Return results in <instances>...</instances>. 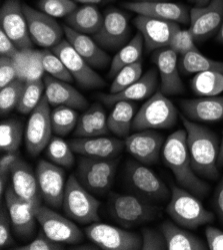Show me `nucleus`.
<instances>
[{"mask_svg": "<svg viewBox=\"0 0 223 250\" xmlns=\"http://www.w3.org/2000/svg\"><path fill=\"white\" fill-rule=\"evenodd\" d=\"M162 158L181 188L198 197L207 194L209 185L198 177L191 167L185 129H179L168 136L162 147Z\"/></svg>", "mask_w": 223, "mask_h": 250, "instance_id": "obj_1", "label": "nucleus"}, {"mask_svg": "<svg viewBox=\"0 0 223 250\" xmlns=\"http://www.w3.org/2000/svg\"><path fill=\"white\" fill-rule=\"evenodd\" d=\"M181 120L187 133V147L193 170L198 177L216 180L219 177L217 160L220 151L217 136L184 115Z\"/></svg>", "mask_w": 223, "mask_h": 250, "instance_id": "obj_2", "label": "nucleus"}, {"mask_svg": "<svg viewBox=\"0 0 223 250\" xmlns=\"http://www.w3.org/2000/svg\"><path fill=\"white\" fill-rule=\"evenodd\" d=\"M170 190L166 212L179 227L196 229L214 220V214L203 207L198 196L175 185L170 186Z\"/></svg>", "mask_w": 223, "mask_h": 250, "instance_id": "obj_3", "label": "nucleus"}, {"mask_svg": "<svg viewBox=\"0 0 223 250\" xmlns=\"http://www.w3.org/2000/svg\"><path fill=\"white\" fill-rule=\"evenodd\" d=\"M178 112L170 100L162 92L157 91L142 105L132 122V130H164L174 127Z\"/></svg>", "mask_w": 223, "mask_h": 250, "instance_id": "obj_4", "label": "nucleus"}, {"mask_svg": "<svg viewBox=\"0 0 223 250\" xmlns=\"http://www.w3.org/2000/svg\"><path fill=\"white\" fill-rule=\"evenodd\" d=\"M108 210L113 219L126 229L151 221L159 214V208L136 194L111 193L108 199Z\"/></svg>", "mask_w": 223, "mask_h": 250, "instance_id": "obj_5", "label": "nucleus"}, {"mask_svg": "<svg viewBox=\"0 0 223 250\" xmlns=\"http://www.w3.org/2000/svg\"><path fill=\"white\" fill-rule=\"evenodd\" d=\"M100 202L81 186L75 174L66 182L62 208L68 218L79 224H91L100 219L98 209Z\"/></svg>", "mask_w": 223, "mask_h": 250, "instance_id": "obj_6", "label": "nucleus"}, {"mask_svg": "<svg viewBox=\"0 0 223 250\" xmlns=\"http://www.w3.org/2000/svg\"><path fill=\"white\" fill-rule=\"evenodd\" d=\"M117 161L84 157L79 159L75 176L89 192L96 195L105 194L112 187Z\"/></svg>", "mask_w": 223, "mask_h": 250, "instance_id": "obj_7", "label": "nucleus"}, {"mask_svg": "<svg viewBox=\"0 0 223 250\" xmlns=\"http://www.w3.org/2000/svg\"><path fill=\"white\" fill-rule=\"evenodd\" d=\"M126 180L134 193L148 203H164L171 196V190L157 174L139 162L127 164Z\"/></svg>", "mask_w": 223, "mask_h": 250, "instance_id": "obj_8", "label": "nucleus"}, {"mask_svg": "<svg viewBox=\"0 0 223 250\" xmlns=\"http://www.w3.org/2000/svg\"><path fill=\"white\" fill-rule=\"evenodd\" d=\"M44 95L37 107L30 113L25 128V146L28 154L35 158L48 146L52 138L50 109Z\"/></svg>", "mask_w": 223, "mask_h": 250, "instance_id": "obj_9", "label": "nucleus"}, {"mask_svg": "<svg viewBox=\"0 0 223 250\" xmlns=\"http://www.w3.org/2000/svg\"><path fill=\"white\" fill-rule=\"evenodd\" d=\"M84 232L94 244L105 250H138L142 246L138 234L99 221L89 224Z\"/></svg>", "mask_w": 223, "mask_h": 250, "instance_id": "obj_10", "label": "nucleus"}, {"mask_svg": "<svg viewBox=\"0 0 223 250\" xmlns=\"http://www.w3.org/2000/svg\"><path fill=\"white\" fill-rule=\"evenodd\" d=\"M51 51L64 63L73 79L84 89H97L104 87L105 81L92 69V67L75 51L65 39L51 48Z\"/></svg>", "mask_w": 223, "mask_h": 250, "instance_id": "obj_11", "label": "nucleus"}, {"mask_svg": "<svg viewBox=\"0 0 223 250\" xmlns=\"http://www.w3.org/2000/svg\"><path fill=\"white\" fill-rule=\"evenodd\" d=\"M35 216L42 231L57 242L77 244L83 240V233L70 218H66L47 207L40 206L35 210Z\"/></svg>", "mask_w": 223, "mask_h": 250, "instance_id": "obj_12", "label": "nucleus"}, {"mask_svg": "<svg viewBox=\"0 0 223 250\" xmlns=\"http://www.w3.org/2000/svg\"><path fill=\"white\" fill-rule=\"evenodd\" d=\"M43 201L53 208H61L65 192V172L57 165L40 160L35 169Z\"/></svg>", "mask_w": 223, "mask_h": 250, "instance_id": "obj_13", "label": "nucleus"}, {"mask_svg": "<svg viewBox=\"0 0 223 250\" xmlns=\"http://www.w3.org/2000/svg\"><path fill=\"white\" fill-rule=\"evenodd\" d=\"M23 10L32 42L43 48H52L63 40L64 28L54 17L26 4H23Z\"/></svg>", "mask_w": 223, "mask_h": 250, "instance_id": "obj_14", "label": "nucleus"}, {"mask_svg": "<svg viewBox=\"0 0 223 250\" xmlns=\"http://www.w3.org/2000/svg\"><path fill=\"white\" fill-rule=\"evenodd\" d=\"M130 35L128 16L118 9L109 8L103 15L100 29L93 39L102 49L116 50L124 46Z\"/></svg>", "mask_w": 223, "mask_h": 250, "instance_id": "obj_15", "label": "nucleus"}, {"mask_svg": "<svg viewBox=\"0 0 223 250\" xmlns=\"http://www.w3.org/2000/svg\"><path fill=\"white\" fill-rule=\"evenodd\" d=\"M1 30L13 41L18 49H28L32 46L28 25L23 4L19 0H5L0 10Z\"/></svg>", "mask_w": 223, "mask_h": 250, "instance_id": "obj_16", "label": "nucleus"}, {"mask_svg": "<svg viewBox=\"0 0 223 250\" xmlns=\"http://www.w3.org/2000/svg\"><path fill=\"white\" fill-rule=\"evenodd\" d=\"M133 23L143 36L147 52L168 47L173 34L180 28L176 22L144 15H138Z\"/></svg>", "mask_w": 223, "mask_h": 250, "instance_id": "obj_17", "label": "nucleus"}, {"mask_svg": "<svg viewBox=\"0 0 223 250\" xmlns=\"http://www.w3.org/2000/svg\"><path fill=\"white\" fill-rule=\"evenodd\" d=\"M223 20V0H210L190 9L189 30L195 42H203L218 29Z\"/></svg>", "mask_w": 223, "mask_h": 250, "instance_id": "obj_18", "label": "nucleus"}, {"mask_svg": "<svg viewBox=\"0 0 223 250\" xmlns=\"http://www.w3.org/2000/svg\"><path fill=\"white\" fill-rule=\"evenodd\" d=\"M178 54L169 47L160 48L152 54L160 76V92L165 96H174L184 93V85L179 75Z\"/></svg>", "mask_w": 223, "mask_h": 250, "instance_id": "obj_19", "label": "nucleus"}, {"mask_svg": "<svg viewBox=\"0 0 223 250\" xmlns=\"http://www.w3.org/2000/svg\"><path fill=\"white\" fill-rule=\"evenodd\" d=\"M5 202L14 233L20 239H29L36 228L35 209L30 204L20 198L11 187L5 191Z\"/></svg>", "mask_w": 223, "mask_h": 250, "instance_id": "obj_20", "label": "nucleus"}, {"mask_svg": "<svg viewBox=\"0 0 223 250\" xmlns=\"http://www.w3.org/2000/svg\"><path fill=\"white\" fill-rule=\"evenodd\" d=\"M124 143L128 153L137 162L150 166L157 163L162 153L164 138L154 130H144L128 136Z\"/></svg>", "mask_w": 223, "mask_h": 250, "instance_id": "obj_21", "label": "nucleus"}, {"mask_svg": "<svg viewBox=\"0 0 223 250\" xmlns=\"http://www.w3.org/2000/svg\"><path fill=\"white\" fill-rule=\"evenodd\" d=\"M11 188L14 192L24 201L30 204L36 210L41 206L42 195L39 190L36 173L32 167L19 159L11 167Z\"/></svg>", "mask_w": 223, "mask_h": 250, "instance_id": "obj_22", "label": "nucleus"}, {"mask_svg": "<svg viewBox=\"0 0 223 250\" xmlns=\"http://www.w3.org/2000/svg\"><path fill=\"white\" fill-rule=\"evenodd\" d=\"M45 96L50 106H67L75 110H85L88 107L87 100L84 96L72 87L69 83L58 80L50 75H45Z\"/></svg>", "mask_w": 223, "mask_h": 250, "instance_id": "obj_23", "label": "nucleus"}, {"mask_svg": "<svg viewBox=\"0 0 223 250\" xmlns=\"http://www.w3.org/2000/svg\"><path fill=\"white\" fill-rule=\"evenodd\" d=\"M74 153L84 157L113 159L117 157L125 146V143L110 137H90L74 139L70 143Z\"/></svg>", "mask_w": 223, "mask_h": 250, "instance_id": "obj_24", "label": "nucleus"}, {"mask_svg": "<svg viewBox=\"0 0 223 250\" xmlns=\"http://www.w3.org/2000/svg\"><path fill=\"white\" fill-rule=\"evenodd\" d=\"M124 7L131 10L138 15H144L176 23L189 24L190 11L182 4L167 2V1H155V2H133L129 1L124 3Z\"/></svg>", "mask_w": 223, "mask_h": 250, "instance_id": "obj_25", "label": "nucleus"}, {"mask_svg": "<svg viewBox=\"0 0 223 250\" xmlns=\"http://www.w3.org/2000/svg\"><path fill=\"white\" fill-rule=\"evenodd\" d=\"M158 86V75L155 69L148 70L135 83L116 94H99V100L107 106L120 101H140L151 97Z\"/></svg>", "mask_w": 223, "mask_h": 250, "instance_id": "obj_26", "label": "nucleus"}, {"mask_svg": "<svg viewBox=\"0 0 223 250\" xmlns=\"http://www.w3.org/2000/svg\"><path fill=\"white\" fill-rule=\"evenodd\" d=\"M180 107L183 115L196 123H214L223 119V96L182 100Z\"/></svg>", "mask_w": 223, "mask_h": 250, "instance_id": "obj_27", "label": "nucleus"}, {"mask_svg": "<svg viewBox=\"0 0 223 250\" xmlns=\"http://www.w3.org/2000/svg\"><path fill=\"white\" fill-rule=\"evenodd\" d=\"M63 28L66 40L92 68L101 69L108 65L109 56L93 38L71 29L67 25H64Z\"/></svg>", "mask_w": 223, "mask_h": 250, "instance_id": "obj_28", "label": "nucleus"}, {"mask_svg": "<svg viewBox=\"0 0 223 250\" xmlns=\"http://www.w3.org/2000/svg\"><path fill=\"white\" fill-rule=\"evenodd\" d=\"M109 128L105 111L100 104H93L78 119L74 136L90 138L108 134Z\"/></svg>", "mask_w": 223, "mask_h": 250, "instance_id": "obj_29", "label": "nucleus"}, {"mask_svg": "<svg viewBox=\"0 0 223 250\" xmlns=\"http://www.w3.org/2000/svg\"><path fill=\"white\" fill-rule=\"evenodd\" d=\"M65 19L71 29L93 36L101 27L103 15L93 4H85L76 7Z\"/></svg>", "mask_w": 223, "mask_h": 250, "instance_id": "obj_30", "label": "nucleus"}, {"mask_svg": "<svg viewBox=\"0 0 223 250\" xmlns=\"http://www.w3.org/2000/svg\"><path fill=\"white\" fill-rule=\"evenodd\" d=\"M161 231L165 237L167 250H205L208 249L199 237L181 229L178 224L164 221L161 224Z\"/></svg>", "mask_w": 223, "mask_h": 250, "instance_id": "obj_31", "label": "nucleus"}, {"mask_svg": "<svg viewBox=\"0 0 223 250\" xmlns=\"http://www.w3.org/2000/svg\"><path fill=\"white\" fill-rule=\"evenodd\" d=\"M136 114V105L130 101H120L113 105L107 118L109 131L119 138L128 137Z\"/></svg>", "mask_w": 223, "mask_h": 250, "instance_id": "obj_32", "label": "nucleus"}, {"mask_svg": "<svg viewBox=\"0 0 223 250\" xmlns=\"http://www.w3.org/2000/svg\"><path fill=\"white\" fill-rule=\"evenodd\" d=\"M144 46L142 34L138 31L135 36L126 44L120 48L110 63L109 77L114 78L115 75L122 69L130 64L140 61Z\"/></svg>", "mask_w": 223, "mask_h": 250, "instance_id": "obj_33", "label": "nucleus"}, {"mask_svg": "<svg viewBox=\"0 0 223 250\" xmlns=\"http://www.w3.org/2000/svg\"><path fill=\"white\" fill-rule=\"evenodd\" d=\"M178 66L180 72L185 75L196 74L203 71L216 72L223 75V61L212 60L202 55L199 51L189 52L180 56Z\"/></svg>", "mask_w": 223, "mask_h": 250, "instance_id": "obj_34", "label": "nucleus"}, {"mask_svg": "<svg viewBox=\"0 0 223 250\" xmlns=\"http://www.w3.org/2000/svg\"><path fill=\"white\" fill-rule=\"evenodd\" d=\"M191 89L199 97L217 96L223 92V75L209 71L196 73L191 81Z\"/></svg>", "mask_w": 223, "mask_h": 250, "instance_id": "obj_35", "label": "nucleus"}, {"mask_svg": "<svg viewBox=\"0 0 223 250\" xmlns=\"http://www.w3.org/2000/svg\"><path fill=\"white\" fill-rule=\"evenodd\" d=\"M24 135L23 123L17 119H8L0 125V148L2 152H17Z\"/></svg>", "mask_w": 223, "mask_h": 250, "instance_id": "obj_36", "label": "nucleus"}, {"mask_svg": "<svg viewBox=\"0 0 223 250\" xmlns=\"http://www.w3.org/2000/svg\"><path fill=\"white\" fill-rule=\"evenodd\" d=\"M78 113L67 106H58L50 113L52 132L59 137H65L76 128Z\"/></svg>", "mask_w": 223, "mask_h": 250, "instance_id": "obj_37", "label": "nucleus"}, {"mask_svg": "<svg viewBox=\"0 0 223 250\" xmlns=\"http://www.w3.org/2000/svg\"><path fill=\"white\" fill-rule=\"evenodd\" d=\"M73 149L70 144H67L60 137H52L46 146V157L51 163L63 167H71L75 162Z\"/></svg>", "mask_w": 223, "mask_h": 250, "instance_id": "obj_38", "label": "nucleus"}, {"mask_svg": "<svg viewBox=\"0 0 223 250\" xmlns=\"http://www.w3.org/2000/svg\"><path fill=\"white\" fill-rule=\"evenodd\" d=\"M25 82L17 78L8 85L1 87V90H0V112H1V115H5L14 108H17L23 91L25 89Z\"/></svg>", "mask_w": 223, "mask_h": 250, "instance_id": "obj_39", "label": "nucleus"}, {"mask_svg": "<svg viewBox=\"0 0 223 250\" xmlns=\"http://www.w3.org/2000/svg\"><path fill=\"white\" fill-rule=\"evenodd\" d=\"M45 89L43 80L26 82L17 110L22 114H30L39 104L42 99V93Z\"/></svg>", "mask_w": 223, "mask_h": 250, "instance_id": "obj_40", "label": "nucleus"}, {"mask_svg": "<svg viewBox=\"0 0 223 250\" xmlns=\"http://www.w3.org/2000/svg\"><path fill=\"white\" fill-rule=\"evenodd\" d=\"M142 76V64L140 61L130 64L122 68L116 75L110 86V93L116 94L133 83H135Z\"/></svg>", "mask_w": 223, "mask_h": 250, "instance_id": "obj_41", "label": "nucleus"}, {"mask_svg": "<svg viewBox=\"0 0 223 250\" xmlns=\"http://www.w3.org/2000/svg\"><path fill=\"white\" fill-rule=\"evenodd\" d=\"M42 60L44 70L48 75L67 83L73 82L74 79L72 75L70 74L64 63L61 61V59L57 55H55L51 50H42Z\"/></svg>", "mask_w": 223, "mask_h": 250, "instance_id": "obj_42", "label": "nucleus"}, {"mask_svg": "<svg viewBox=\"0 0 223 250\" xmlns=\"http://www.w3.org/2000/svg\"><path fill=\"white\" fill-rule=\"evenodd\" d=\"M38 10L52 17H66L77 7L73 0H38Z\"/></svg>", "mask_w": 223, "mask_h": 250, "instance_id": "obj_43", "label": "nucleus"}, {"mask_svg": "<svg viewBox=\"0 0 223 250\" xmlns=\"http://www.w3.org/2000/svg\"><path fill=\"white\" fill-rule=\"evenodd\" d=\"M168 47L180 56L185 55L189 52L199 51L195 45L194 37L189 29L179 28L173 34Z\"/></svg>", "mask_w": 223, "mask_h": 250, "instance_id": "obj_44", "label": "nucleus"}, {"mask_svg": "<svg viewBox=\"0 0 223 250\" xmlns=\"http://www.w3.org/2000/svg\"><path fill=\"white\" fill-rule=\"evenodd\" d=\"M142 250H164L167 244L162 231L145 228L142 229Z\"/></svg>", "mask_w": 223, "mask_h": 250, "instance_id": "obj_45", "label": "nucleus"}, {"mask_svg": "<svg viewBox=\"0 0 223 250\" xmlns=\"http://www.w3.org/2000/svg\"><path fill=\"white\" fill-rule=\"evenodd\" d=\"M45 70L43 67V60H42V51L38 50H31V54L29 57V61L27 64L25 77H24V82H30L41 80Z\"/></svg>", "mask_w": 223, "mask_h": 250, "instance_id": "obj_46", "label": "nucleus"}, {"mask_svg": "<svg viewBox=\"0 0 223 250\" xmlns=\"http://www.w3.org/2000/svg\"><path fill=\"white\" fill-rule=\"evenodd\" d=\"M17 250H62L64 243L57 242L49 238L43 231L39 232L37 236L29 243L14 248Z\"/></svg>", "mask_w": 223, "mask_h": 250, "instance_id": "obj_47", "label": "nucleus"}, {"mask_svg": "<svg viewBox=\"0 0 223 250\" xmlns=\"http://www.w3.org/2000/svg\"><path fill=\"white\" fill-rule=\"evenodd\" d=\"M18 152H8L2 156L0 160V194L5 193V186L7 185V179L10 176L11 167L19 160Z\"/></svg>", "mask_w": 223, "mask_h": 250, "instance_id": "obj_48", "label": "nucleus"}, {"mask_svg": "<svg viewBox=\"0 0 223 250\" xmlns=\"http://www.w3.org/2000/svg\"><path fill=\"white\" fill-rule=\"evenodd\" d=\"M17 79V70L14 61L10 57H0V88L8 85Z\"/></svg>", "mask_w": 223, "mask_h": 250, "instance_id": "obj_49", "label": "nucleus"}, {"mask_svg": "<svg viewBox=\"0 0 223 250\" xmlns=\"http://www.w3.org/2000/svg\"><path fill=\"white\" fill-rule=\"evenodd\" d=\"M11 220L8 211L2 207L0 211V247L4 248L13 244L11 235Z\"/></svg>", "mask_w": 223, "mask_h": 250, "instance_id": "obj_50", "label": "nucleus"}, {"mask_svg": "<svg viewBox=\"0 0 223 250\" xmlns=\"http://www.w3.org/2000/svg\"><path fill=\"white\" fill-rule=\"evenodd\" d=\"M205 236L210 250H223V232L213 227H207Z\"/></svg>", "mask_w": 223, "mask_h": 250, "instance_id": "obj_51", "label": "nucleus"}, {"mask_svg": "<svg viewBox=\"0 0 223 250\" xmlns=\"http://www.w3.org/2000/svg\"><path fill=\"white\" fill-rule=\"evenodd\" d=\"M18 47L13 43V41L5 34L3 30H0V54L1 56H6L13 58L18 52Z\"/></svg>", "mask_w": 223, "mask_h": 250, "instance_id": "obj_52", "label": "nucleus"}, {"mask_svg": "<svg viewBox=\"0 0 223 250\" xmlns=\"http://www.w3.org/2000/svg\"><path fill=\"white\" fill-rule=\"evenodd\" d=\"M212 203H213V208L216 212V215L218 216L219 220L223 224V178L215 189V192L212 198Z\"/></svg>", "mask_w": 223, "mask_h": 250, "instance_id": "obj_53", "label": "nucleus"}, {"mask_svg": "<svg viewBox=\"0 0 223 250\" xmlns=\"http://www.w3.org/2000/svg\"><path fill=\"white\" fill-rule=\"evenodd\" d=\"M223 166V138H222V143L220 145V151L218 155V160H217V167L220 168Z\"/></svg>", "mask_w": 223, "mask_h": 250, "instance_id": "obj_54", "label": "nucleus"}, {"mask_svg": "<svg viewBox=\"0 0 223 250\" xmlns=\"http://www.w3.org/2000/svg\"><path fill=\"white\" fill-rule=\"evenodd\" d=\"M74 1H77L84 4H96V3L101 2L102 0H74Z\"/></svg>", "mask_w": 223, "mask_h": 250, "instance_id": "obj_55", "label": "nucleus"}, {"mask_svg": "<svg viewBox=\"0 0 223 250\" xmlns=\"http://www.w3.org/2000/svg\"><path fill=\"white\" fill-rule=\"evenodd\" d=\"M216 40L218 42H220V43H223V23H222V25L220 26V29H219V31L217 33Z\"/></svg>", "mask_w": 223, "mask_h": 250, "instance_id": "obj_56", "label": "nucleus"}, {"mask_svg": "<svg viewBox=\"0 0 223 250\" xmlns=\"http://www.w3.org/2000/svg\"><path fill=\"white\" fill-rule=\"evenodd\" d=\"M209 1H210V0H194V2L197 4V6H204Z\"/></svg>", "mask_w": 223, "mask_h": 250, "instance_id": "obj_57", "label": "nucleus"}, {"mask_svg": "<svg viewBox=\"0 0 223 250\" xmlns=\"http://www.w3.org/2000/svg\"><path fill=\"white\" fill-rule=\"evenodd\" d=\"M133 2H155V1H166V0H131Z\"/></svg>", "mask_w": 223, "mask_h": 250, "instance_id": "obj_58", "label": "nucleus"}, {"mask_svg": "<svg viewBox=\"0 0 223 250\" xmlns=\"http://www.w3.org/2000/svg\"><path fill=\"white\" fill-rule=\"evenodd\" d=\"M108 1H109V0H108Z\"/></svg>", "mask_w": 223, "mask_h": 250, "instance_id": "obj_59", "label": "nucleus"}]
</instances>
